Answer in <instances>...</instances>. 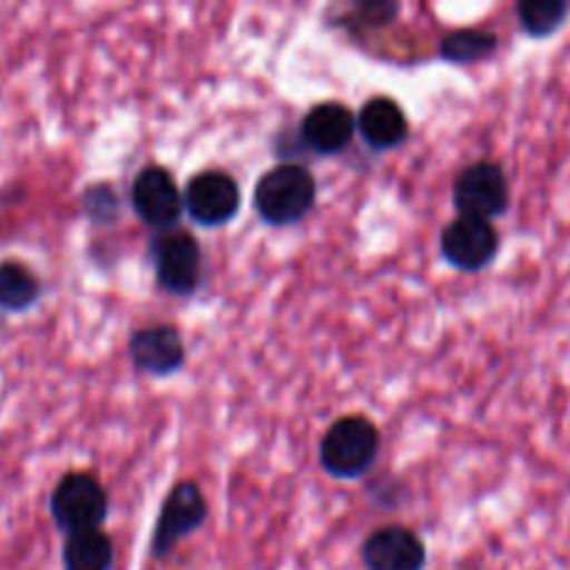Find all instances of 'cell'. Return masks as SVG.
<instances>
[{"label":"cell","instance_id":"cell-14","mask_svg":"<svg viewBox=\"0 0 570 570\" xmlns=\"http://www.w3.org/2000/svg\"><path fill=\"white\" fill-rule=\"evenodd\" d=\"M61 566H65V570H111V566H115L111 538L100 529L70 534L65 551H61Z\"/></svg>","mask_w":570,"mask_h":570},{"label":"cell","instance_id":"cell-6","mask_svg":"<svg viewBox=\"0 0 570 570\" xmlns=\"http://www.w3.org/2000/svg\"><path fill=\"white\" fill-rule=\"evenodd\" d=\"M131 209L145 226L173 232L181 220L184 193L178 189L176 178L161 165H148L137 173L131 184Z\"/></svg>","mask_w":570,"mask_h":570},{"label":"cell","instance_id":"cell-17","mask_svg":"<svg viewBox=\"0 0 570 570\" xmlns=\"http://www.w3.org/2000/svg\"><path fill=\"white\" fill-rule=\"evenodd\" d=\"M42 293L37 273L28 271L22 262H3L0 265V306L9 312H22L33 306Z\"/></svg>","mask_w":570,"mask_h":570},{"label":"cell","instance_id":"cell-16","mask_svg":"<svg viewBox=\"0 0 570 570\" xmlns=\"http://www.w3.org/2000/svg\"><path fill=\"white\" fill-rule=\"evenodd\" d=\"M518 26L527 37L546 39L560 31L570 17L568 0H521L515 6Z\"/></svg>","mask_w":570,"mask_h":570},{"label":"cell","instance_id":"cell-15","mask_svg":"<svg viewBox=\"0 0 570 570\" xmlns=\"http://www.w3.org/2000/svg\"><path fill=\"white\" fill-rule=\"evenodd\" d=\"M499 50V37L484 28H460L440 42V56L451 65H479Z\"/></svg>","mask_w":570,"mask_h":570},{"label":"cell","instance_id":"cell-11","mask_svg":"<svg viewBox=\"0 0 570 570\" xmlns=\"http://www.w3.org/2000/svg\"><path fill=\"white\" fill-rule=\"evenodd\" d=\"M128 356H131V365L139 373L165 379L181 371L184 360H187V348H184L178 328L145 326L134 332L131 340H128Z\"/></svg>","mask_w":570,"mask_h":570},{"label":"cell","instance_id":"cell-2","mask_svg":"<svg viewBox=\"0 0 570 570\" xmlns=\"http://www.w3.org/2000/svg\"><path fill=\"white\" fill-rule=\"evenodd\" d=\"M379 429L365 415H345L321 440V465L334 479H360L379 456Z\"/></svg>","mask_w":570,"mask_h":570},{"label":"cell","instance_id":"cell-4","mask_svg":"<svg viewBox=\"0 0 570 570\" xmlns=\"http://www.w3.org/2000/svg\"><path fill=\"white\" fill-rule=\"evenodd\" d=\"M206 515H209V504H206L204 490L195 482H178L167 493L159 521L154 527V540H150L154 560H167L184 538L204 527Z\"/></svg>","mask_w":570,"mask_h":570},{"label":"cell","instance_id":"cell-8","mask_svg":"<svg viewBox=\"0 0 570 570\" xmlns=\"http://www.w3.org/2000/svg\"><path fill=\"white\" fill-rule=\"evenodd\" d=\"M156 282L170 295H193L200 284V248L184 228L161 232L154 243Z\"/></svg>","mask_w":570,"mask_h":570},{"label":"cell","instance_id":"cell-13","mask_svg":"<svg viewBox=\"0 0 570 570\" xmlns=\"http://www.w3.org/2000/svg\"><path fill=\"white\" fill-rule=\"evenodd\" d=\"M356 134L373 150H393L410 137V120L393 98H371L356 115Z\"/></svg>","mask_w":570,"mask_h":570},{"label":"cell","instance_id":"cell-3","mask_svg":"<svg viewBox=\"0 0 570 570\" xmlns=\"http://www.w3.org/2000/svg\"><path fill=\"white\" fill-rule=\"evenodd\" d=\"M50 515L56 527L67 532V538L95 532L109 515V495L104 484L89 473H67L50 495Z\"/></svg>","mask_w":570,"mask_h":570},{"label":"cell","instance_id":"cell-1","mask_svg":"<svg viewBox=\"0 0 570 570\" xmlns=\"http://www.w3.org/2000/svg\"><path fill=\"white\" fill-rule=\"evenodd\" d=\"M317 200V181L304 165L284 161L256 181L254 209L267 226H293L304 220Z\"/></svg>","mask_w":570,"mask_h":570},{"label":"cell","instance_id":"cell-12","mask_svg":"<svg viewBox=\"0 0 570 570\" xmlns=\"http://www.w3.org/2000/svg\"><path fill=\"white\" fill-rule=\"evenodd\" d=\"M356 134V117L354 111L337 100H326V104L312 106L301 120V137L317 154L334 156L351 145Z\"/></svg>","mask_w":570,"mask_h":570},{"label":"cell","instance_id":"cell-18","mask_svg":"<svg viewBox=\"0 0 570 570\" xmlns=\"http://www.w3.org/2000/svg\"><path fill=\"white\" fill-rule=\"evenodd\" d=\"M362 14L360 22H365L367 28H376V26H387L395 14H399V6L395 3H384V0H376V3H362L356 9Z\"/></svg>","mask_w":570,"mask_h":570},{"label":"cell","instance_id":"cell-9","mask_svg":"<svg viewBox=\"0 0 570 570\" xmlns=\"http://www.w3.org/2000/svg\"><path fill=\"white\" fill-rule=\"evenodd\" d=\"M184 209L198 226H226L239 212L237 181L223 170L195 173L184 189Z\"/></svg>","mask_w":570,"mask_h":570},{"label":"cell","instance_id":"cell-5","mask_svg":"<svg viewBox=\"0 0 570 570\" xmlns=\"http://www.w3.org/2000/svg\"><path fill=\"white\" fill-rule=\"evenodd\" d=\"M454 206L460 217H473V220H493L504 215L510 206V184L501 165L495 161L468 165L454 181Z\"/></svg>","mask_w":570,"mask_h":570},{"label":"cell","instance_id":"cell-7","mask_svg":"<svg viewBox=\"0 0 570 570\" xmlns=\"http://www.w3.org/2000/svg\"><path fill=\"white\" fill-rule=\"evenodd\" d=\"M499 228L490 220L456 217L440 234V254L451 267L465 273H479L499 256Z\"/></svg>","mask_w":570,"mask_h":570},{"label":"cell","instance_id":"cell-10","mask_svg":"<svg viewBox=\"0 0 570 570\" xmlns=\"http://www.w3.org/2000/svg\"><path fill=\"white\" fill-rule=\"evenodd\" d=\"M362 566L365 570H423L426 546L412 529L399 523L382 527L362 543Z\"/></svg>","mask_w":570,"mask_h":570}]
</instances>
